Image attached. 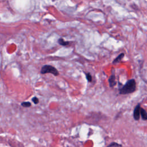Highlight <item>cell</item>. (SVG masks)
<instances>
[{
	"instance_id": "cell-10",
	"label": "cell",
	"mask_w": 147,
	"mask_h": 147,
	"mask_svg": "<svg viewBox=\"0 0 147 147\" xmlns=\"http://www.w3.org/2000/svg\"><path fill=\"white\" fill-rule=\"evenodd\" d=\"M107 147H122V146L121 145H120L119 144L113 142V143H111L110 145H109Z\"/></svg>"
},
{
	"instance_id": "cell-6",
	"label": "cell",
	"mask_w": 147,
	"mask_h": 147,
	"mask_svg": "<svg viewBox=\"0 0 147 147\" xmlns=\"http://www.w3.org/2000/svg\"><path fill=\"white\" fill-rule=\"evenodd\" d=\"M125 56V54L124 53H121L117 57H115L114 59V60L113 61V64H116V63H119L122 59Z\"/></svg>"
},
{
	"instance_id": "cell-11",
	"label": "cell",
	"mask_w": 147,
	"mask_h": 147,
	"mask_svg": "<svg viewBox=\"0 0 147 147\" xmlns=\"http://www.w3.org/2000/svg\"><path fill=\"white\" fill-rule=\"evenodd\" d=\"M32 102L34 103V105H37V104H38V103H39V99H38V98H37L36 96L33 97L32 99Z\"/></svg>"
},
{
	"instance_id": "cell-3",
	"label": "cell",
	"mask_w": 147,
	"mask_h": 147,
	"mask_svg": "<svg viewBox=\"0 0 147 147\" xmlns=\"http://www.w3.org/2000/svg\"><path fill=\"white\" fill-rule=\"evenodd\" d=\"M108 82H109V86L110 87H114L117 84V82L115 80V75L114 69H113L111 75H110V76L109 77V78L108 79Z\"/></svg>"
},
{
	"instance_id": "cell-8",
	"label": "cell",
	"mask_w": 147,
	"mask_h": 147,
	"mask_svg": "<svg viewBox=\"0 0 147 147\" xmlns=\"http://www.w3.org/2000/svg\"><path fill=\"white\" fill-rule=\"evenodd\" d=\"M31 105H32L31 103L29 102H28V101H25L21 103V106L24 107H30L31 106Z\"/></svg>"
},
{
	"instance_id": "cell-5",
	"label": "cell",
	"mask_w": 147,
	"mask_h": 147,
	"mask_svg": "<svg viewBox=\"0 0 147 147\" xmlns=\"http://www.w3.org/2000/svg\"><path fill=\"white\" fill-rule=\"evenodd\" d=\"M57 42L59 45L64 47H67L70 44V42L68 41H65L63 38H60L57 40Z\"/></svg>"
},
{
	"instance_id": "cell-7",
	"label": "cell",
	"mask_w": 147,
	"mask_h": 147,
	"mask_svg": "<svg viewBox=\"0 0 147 147\" xmlns=\"http://www.w3.org/2000/svg\"><path fill=\"white\" fill-rule=\"evenodd\" d=\"M140 115L141 116L142 119L144 121H146L147 120V112L145 109L142 108L141 107L140 108Z\"/></svg>"
},
{
	"instance_id": "cell-1",
	"label": "cell",
	"mask_w": 147,
	"mask_h": 147,
	"mask_svg": "<svg viewBox=\"0 0 147 147\" xmlns=\"http://www.w3.org/2000/svg\"><path fill=\"white\" fill-rule=\"evenodd\" d=\"M136 90V82L134 79H129L119 89V94L126 95L134 92Z\"/></svg>"
},
{
	"instance_id": "cell-2",
	"label": "cell",
	"mask_w": 147,
	"mask_h": 147,
	"mask_svg": "<svg viewBox=\"0 0 147 147\" xmlns=\"http://www.w3.org/2000/svg\"><path fill=\"white\" fill-rule=\"evenodd\" d=\"M40 73L42 75L49 73V74H52L55 76H58L59 75V72L58 70L55 67H54L52 65H48V64L44 65L41 67L40 70Z\"/></svg>"
},
{
	"instance_id": "cell-4",
	"label": "cell",
	"mask_w": 147,
	"mask_h": 147,
	"mask_svg": "<svg viewBox=\"0 0 147 147\" xmlns=\"http://www.w3.org/2000/svg\"><path fill=\"white\" fill-rule=\"evenodd\" d=\"M140 104H138L133 111V118L136 121H138L140 118Z\"/></svg>"
},
{
	"instance_id": "cell-9",
	"label": "cell",
	"mask_w": 147,
	"mask_h": 147,
	"mask_svg": "<svg viewBox=\"0 0 147 147\" xmlns=\"http://www.w3.org/2000/svg\"><path fill=\"white\" fill-rule=\"evenodd\" d=\"M85 75L86 77V79L88 82H92V76L90 73H85Z\"/></svg>"
}]
</instances>
